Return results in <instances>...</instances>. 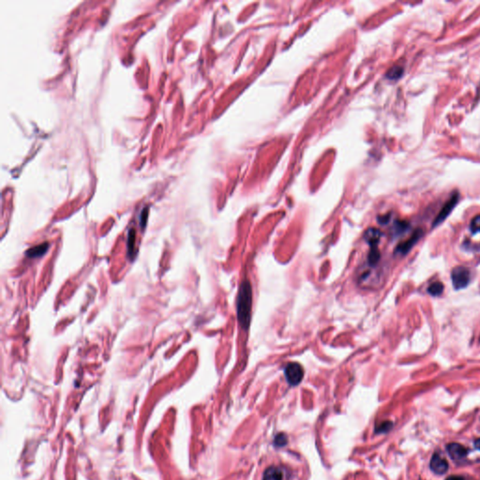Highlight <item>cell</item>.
I'll return each instance as SVG.
<instances>
[{
	"mask_svg": "<svg viewBox=\"0 0 480 480\" xmlns=\"http://www.w3.org/2000/svg\"><path fill=\"white\" fill-rule=\"evenodd\" d=\"M443 291V284L440 282H435V283H432L428 288V293L433 296L440 295Z\"/></svg>",
	"mask_w": 480,
	"mask_h": 480,
	"instance_id": "obj_10",
	"label": "cell"
},
{
	"mask_svg": "<svg viewBox=\"0 0 480 480\" xmlns=\"http://www.w3.org/2000/svg\"><path fill=\"white\" fill-rule=\"evenodd\" d=\"M430 467L434 474L443 475L448 471V462L439 452H435L430 462Z\"/></svg>",
	"mask_w": 480,
	"mask_h": 480,
	"instance_id": "obj_6",
	"label": "cell"
},
{
	"mask_svg": "<svg viewBox=\"0 0 480 480\" xmlns=\"http://www.w3.org/2000/svg\"><path fill=\"white\" fill-rule=\"evenodd\" d=\"M475 446H476L478 449H480V438L477 439V440L475 441Z\"/></svg>",
	"mask_w": 480,
	"mask_h": 480,
	"instance_id": "obj_16",
	"label": "cell"
},
{
	"mask_svg": "<svg viewBox=\"0 0 480 480\" xmlns=\"http://www.w3.org/2000/svg\"><path fill=\"white\" fill-rule=\"evenodd\" d=\"M253 308V289L248 281L241 283L236 299L237 319L243 330H248L251 325Z\"/></svg>",
	"mask_w": 480,
	"mask_h": 480,
	"instance_id": "obj_2",
	"label": "cell"
},
{
	"mask_svg": "<svg viewBox=\"0 0 480 480\" xmlns=\"http://www.w3.org/2000/svg\"><path fill=\"white\" fill-rule=\"evenodd\" d=\"M445 480H465V479L461 476H450Z\"/></svg>",
	"mask_w": 480,
	"mask_h": 480,
	"instance_id": "obj_15",
	"label": "cell"
},
{
	"mask_svg": "<svg viewBox=\"0 0 480 480\" xmlns=\"http://www.w3.org/2000/svg\"><path fill=\"white\" fill-rule=\"evenodd\" d=\"M403 73H404V70L401 67H394L393 69H391L389 71V73L387 74V76L391 79H397V78L401 77Z\"/></svg>",
	"mask_w": 480,
	"mask_h": 480,
	"instance_id": "obj_13",
	"label": "cell"
},
{
	"mask_svg": "<svg viewBox=\"0 0 480 480\" xmlns=\"http://www.w3.org/2000/svg\"><path fill=\"white\" fill-rule=\"evenodd\" d=\"M304 460L290 451L269 452L258 466L254 480H307Z\"/></svg>",
	"mask_w": 480,
	"mask_h": 480,
	"instance_id": "obj_1",
	"label": "cell"
},
{
	"mask_svg": "<svg viewBox=\"0 0 480 480\" xmlns=\"http://www.w3.org/2000/svg\"><path fill=\"white\" fill-rule=\"evenodd\" d=\"M48 249H49V244L47 242L45 243H42L40 245L36 246L34 248H31L27 251L26 253V255L29 257V258H36V257H40L43 255H45V253L47 252Z\"/></svg>",
	"mask_w": 480,
	"mask_h": 480,
	"instance_id": "obj_9",
	"label": "cell"
},
{
	"mask_svg": "<svg viewBox=\"0 0 480 480\" xmlns=\"http://www.w3.org/2000/svg\"><path fill=\"white\" fill-rule=\"evenodd\" d=\"M147 210H148V209H145V210H144V213L142 212V213H143V215H141L142 227H145V225H146V222H147V218H148V211H147Z\"/></svg>",
	"mask_w": 480,
	"mask_h": 480,
	"instance_id": "obj_14",
	"label": "cell"
},
{
	"mask_svg": "<svg viewBox=\"0 0 480 480\" xmlns=\"http://www.w3.org/2000/svg\"><path fill=\"white\" fill-rule=\"evenodd\" d=\"M459 201V193H454L452 195L451 198L444 204V206L443 207L441 211L439 212V214L437 215V217L435 218L434 222H433V227L434 226L439 225L440 223H442L449 216V214L451 213L452 210L454 209V207H456L457 203Z\"/></svg>",
	"mask_w": 480,
	"mask_h": 480,
	"instance_id": "obj_5",
	"label": "cell"
},
{
	"mask_svg": "<svg viewBox=\"0 0 480 480\" xmlns=\"http://www.w3.org/2000/svg\"><path fill=\"white\" fill-rule=\"evenodd\" d=\"M134 244H135V232L134 230H131L129 232V237H128V252L131 258L133 257Z\"/></svg>",
	"mask_w": 480,
	"mask_h": 480,
	"instance_id": "obj_11",
	"label": "cell"
},
{
	"mask_svg": "<svg viewBox=\"0 0 480 480\" xmlns=\"http://www.w3.org/2000/svg\"><path fill=\"white\" fill-rule=\"evenodd\" d=\"M451 280L455 289L461 290L465 288L470 283V270L465 266H456L452 270Z\"/></svg>",
	"mask_w": 480,
	"mask_h": 480,
	"instance_id": "obj_3",
	"label": "cell"
},
{
	"mask_svg": "<svg viewBox=\"0 0 480 480\" xmlns=\"http://www.w3.org/2000/svg\"><path fill=\"white\" fill-rule=\"evenodd\" d=\"M421 236H422V231L420 229L415 230L413 235L408 240H406L405 242L400 244V245L396 248V254L403 255H406L414 247V244L421 238Z\"/></svg>",
	"mask_w": 480,
	"mask_h": 480,
	"instance_id": "obj_8",
	"label": "cell"
},
{
	"mask_svg": "<svg viewBox=\"0 0 480 480\" xmlns=\"http://www.w3.org/2000/svg\"><path fill=\"white\" fill-rule=\"evenodd\" d=\"M470 229L473 233H480V215L473 218L471 222Z\"/></svg>",
	"mask_w": 480,
	"mask_h": 480,
	"instance_id": "obj_12",
	"label": "cell"
},
{
	"mask_svg": "<svg viewBox=\"0 0 480 480\" xmlns=\"http://www.w3.org/2000/svg\"><path fill=\"white\" fill-rule=\"evenodd\" d=\"M284 375L291 386H297L303 379L304 370L300 364L292 362L284 369Z\"/></svg>",
	"mask_w": 480,
	"mask_h": 480,
	"instance_id": "obj_4",
	"label": "cell"
},
{
	"mask_svg": "<svg viewBox=\"0 0 480 480\" xmlns=\"http://www.w3.org/2000/svg\"><path fill=\"white\" fill-rule=\"evenodd\" d=\"M446 451L448 453V455L450 456L452 460H454V461L462 460L468 454V449L465 446H463L462 444L458 443H448L446 445Z\"/></svg>",
	"mask_w": 480,
	"mask_h": 480,
	"instance_id": "obj_7",
	"label": "cell"
}]
</instances>
